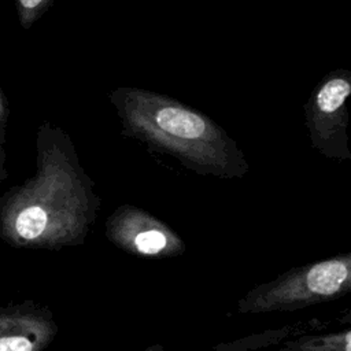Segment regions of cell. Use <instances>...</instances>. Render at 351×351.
I'll return each mask as SVG.
<instances>
[{"mask_svg":"<svg viewBox=\"0 0 351 351\" xmlns=\"http://www.w3.org/2000/svg\"><path fill=\"white\" fill-rule=\"evenodd\" d=\"M101 199L70 136L49 121L36 136V171L0 196V240L18 250L85 244Z\"/></svg>","mask_w":351,"mask_h":351,"instance_id":"1","label":"cell"},{"mask_svg":"<svg viewBox=\"0 0 351 351\" xmlns=\"http://www.w3.org/2000/svg\"><path fill=\"white\" fill-rule=\"evenodd\" d=\"M121 123V134L167 155L203 177L243 178L250 165L228 132L204 112L167 95L121 86L108 93Z\"/></svg>","mask_w":351,"mask_h":351,"instance_id":"2","label":"cell"},{"mask_svg":"<svg viewBox=\"0 0 351 351\" xmlns=\"http://www.w3.org/2000/svg\"><path fill=\"white\" fill-rule=\"evenodd\" d=\"M351 291V254L344 252L280 274L250 289L239 302L240 314L295 311L335 300Z\"/></svg>","mask_w":351,"mask_h":351,"instance_id":"3","label":"cell"},{"mask_svg":"<svg viewBox=\"0 0 351 351\" xmlns=\"http://www.w3.org/2000/svg\"><path fill=\"white\" fill-rule=\"evenodd\" d=\"M351 96V71L336 69L322 77L304 104V123L311 145L324 158L351 160L347 133Z\"/></svg>","mask_w":351,"mask_h":351,"instance_id":"4","label":"cell"},{"mask_svg":"<svg viewBox=\"0 0 351 351\" xmlns=\"http://www.w3.org/2000/svg\"><path fill=\"white\" fill-rule=\"evenodd\" d=\"M104 233L118 250L138 258H174L186 250L184 240L169 223L130 203L118 206L107 217Z\"/></svg>","mask_w":351,"mask_h":351,"instance_id":"5","label":"cell"},{"mask_svg":"<svg viewBox=\"0 0 351 351\" xmlns=\"http://www.w3.org/2000/svg\"><path fill=\"white\" fill-rule=\"evenodd\" d=\"M59 332L53 313L34 300L0 304V351H44Z\"/></svg>","mask_w":351,"mask_h":351,"instance_id":"6","label":"cell"},{"mask_svg":"<svg viewBox=\"0 0 351 351\" xmlns=\"http://www.w3.org/2000/svg\"><path fill=\"white\" fill-rule=\"evenodd\" d=\"M280 351H351V329L328 335H303L285 341Z\"/></svg>","mask_w":351,"mask_h":351,"instance_id":"7","label":"cell"},{"mask_svg":"<svg viewBox=\"0 0 351 351\" xmlns=\"http://www.w3.org/2000/svg\"><path fill=\"white\" fill-rule=\"evenodd\" d=\"M19 25L27 30L30 29L56 0H14Z\"/></svg>","mask_w":351,"mask_h":351,"instance_id":"8","label":"cell"},{"mask_svg":"<svg viewBox=\"0 0 351 351\" xmlns=\"http://www.w3.org/2000/svg\"><path fill=\"white\" fill-rule=\"evenodd\" d=\"M8 118H10L8 99L0 86V144H3V145H5V140H7Z\"/></svg>","mask_w":351,"mask_h":351,"instance_id":"9","label":"cell"},{"mask_svg":"<svg viewBox=\"0 0 351 351\" xmlns=\"http://www.w3.org/2000/svg\"><path fill=\"white\" fill-rule=\"evenodd\" d=\"M5 162H7L5 145L0 144V184L8 178V170L5 167Z\"/></svg>","mask_w":351,"mask_h":351,"instance_id":"10","label":"cell"},{"mask_svg":"<svg viewBox=\"0 0 351 351\" xmlns=\"http://www.w3.org/2000/svg\"><path fill=\"white\" fill-rule=\"evenodd\" d=\"M143 351H165V347H163L160 343H155V344L148 346V347L144 348Z\"/></svg>","mask_w":351,"mask_h":351,"instance_id":"11","label":"cell"},{"mask_svg":"<svg viewBox=\"0 0 351 351\" xmlns=\"http://www.w3.org/2000/svg\"><path fill=\"white\" fill-rule=\"evenodd\" d=\"M69 351H77V350H69Z\"/></svg>","mask_w":351,"mask_h":351,"instance_id":"12","label":"cell"}]
</instances>
